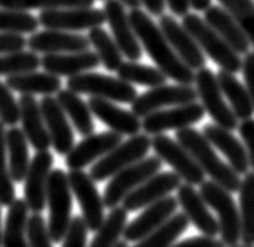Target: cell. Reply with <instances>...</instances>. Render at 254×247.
Instances as JSON below:
<instances>
[{
	"label": "cell",
	"instance_id": "obj_11",
	"mask_svg": "<svg viewBox=\"0 0 254 247\" xmlns=\"http://www.w3.org/2000/svg\"><path fill=\"white\" fill-rule=\"evenodd\" d=\"M152 148L156 156L166 164H169L174 172L185 183L192 184V186H197V184L200 186L205 181L204 170L200 169L199 164L194 161V157L177 140L164 136L163 132L161 134H155L152 137Z\"/></svg>",
	"mask_w": 254,
	"mask_h": 247
},
{
	"label": "cell",
	"instance_id": "obj_43",
	"mask_svg": "<svg viewBox=\"0 0 254 247\" xmlns=\"http://www.w3.org/2000/svg\"><path fill=\"white\" fill-rule=\"evenodd\" d=\"M6 131L5 125L0 121V205L10 206L16 198V189L8 169L6 157Z\"/></svg>",
	"mask_w": 254,
	"mask_h": 247
},
{
	"label": "cell",
	"instance_id": "obj_44",
	"mask_svg": "<svg viewBox=\"0 0 254 247\" xmlns=\"http://www.w3.org/2000/svg\"><path fill=\"white\" fill-rule=\"evenodd\" d=\"M27 240L30 247H54L48 230V222L41 213H33L27 219Z\"/></svg>",
	"mask_w": 254,
	"mask_h": 247
},
{
	"label": "cell",
	"instance_id": "obj_26",
	"mask_svg": "<svg viewBox=\"0 0 254 247\" xmlns=\"http://www.w3.org/2000/svg\"><path fill=\"white\" fill-rule=\"evenodd\" d=\"M101 63L98 54L93 50L62 52V54H46L41 58V66L46 73L54 76H76L93 69Z\"/></svg>",
	"mask_w": 254,
	"mask_h": 247
},
{
	"label": "cell",
	"instance_id": "obj_48",
	"mask_svg": "<svg viewBox=\"0 0 254 247\" xmlns=\"http://www.w3.org/2000/svg\"><path fill=\"white\" fill-rule=\"evenodd\" d=\"M25 46H27V40L22 37V33L0 32V54L24 50Z\"/></svg>",
	"mask_w": 254,
	"mask_h": 247
},
{
	"label": "cell",
	"instance_id": "obj_36",
	"mask_svg": "<svg viewBox=\"0 0 254 247\" xmlns=\"http://www.w3.org/2000/svg\"><path fill=\"white\" fill-rule=\"evenodd\" d=\"M240 224H242V243L254 244V172L245 173L240 183Z\"/></svg>",
	"mask_w": 254,
	"mask_h": 247
},
{
	"label": "cell",
	"instance_id": "obj_39",
	"mask_svg": "<svg viewBox=\"0 0 254 247\" xmlns=\"http://www.w3.org/2000/svg\"><path fill=\"white\" fill-rule=\"evenodd\" d=\"M41 66V58L33 50H17L0 54V76H13L37 71Z\"/></svg>",
	"mask_w": 254,
	"mask_h": 247
},
{
	"label": "cell",
	"instance_id": "obj_52",
	"mask_svg": "<svg viewBox=\"0 0 254 247\" xmlns=\"http://www.w3.org/2000/svg\"><path fill=\"white\" fill-rule=\"evenodd\" d=\"M141 3L145 6V10L152 16H161L164 11V0H141Z\"/></svg>",
	"mask_w": 254,
	"mask_h": 247
},
{
	"label": "cell",
	"instance_id": "obj_33",
	"mask_svg": "<svg viewBox=\"0 0 254 247\" xmlns=\"http://www.w3.org/2000/svg\"><path fill=\"white\" fill-rule=\"evenodd\" d=\"M57 101L60 107L64 109L66 117L71 120L76 131L81 136H90L95 131V123L92 118V112L89 104H85L81 98L79 93L73 90H59L57 92Z\"/></svg>",
	"mask_w": 254,
	"mask_h": 247
},
{
	"label": "cell",
	"instance_id": "obj_35",
	"mask_svg": "<svg viewBox=\"0 0 254 247\" xmlns=\"http://www.w3.org/2000/svg\"><path fill=\"white\" fill-rule=\"evenodd\" d=\"M127 224L128 211L124 206L112 208L108 217H104L101 227L96 230L89 247H114L119 243V238L124 235Z\"/></svg>",
	"mask_w": 254,
	"mask_h": 247
},
{
	"label": "cell",
	"instance_id": "obj_31",
	"mask_svg": "<svg viewBox=\"0 0 254 247\" xmlns=\"http://www.w3.org/2000/svg\"><path fill=\"white\" fill-rule=\"evenodd\" d=\"M216 79H218V84H220L223 95L231 104V109L235 113V117L239 120L251 118L254 113V105L250 98L247 85H243L239 79L235 77L234 73L224 71V69H221V71L216 74Z\"/></svg>",
	"mask_w": 254,
	"mask_h": 247
},
{
	"label": "cell",
	"instance_id": "obj_53",
	"mask_svg": "<svg viewBox=\"0 0 254 247\" xmlns=\"http://www.w3.org/2000/svg\"><path fill=\"white\" fill-rule=\"evenodd\" d=\"M190 6L196 11H205L208 6H212V0H190Z\"/></svg>",
	"mask_w": 254,
	"mask_h": 247
},
{
	"label": "cell",
	"instance_id": "obj_7",
	"mask_svg": "<svg viewBox=\"0 0 254 247\" xmlns=\"http://www.w3.org/2000/svg\"><path fill=\"white\" fill-rule=\"evenodd\" d=\"M163 161L158 156L152 157H142L141 161L131 164L125 169H122L112 176V180L104 189L103 201L104 206L112 209L122 203L131 191H134L139 184H142L145 180H148L155 173L161 170Z\"/></svg>",
	"mask_w": 254,
	"mask_h": 247
},
{
	"label": "cell",
	"instance_id": "obj_40",
	"mask_svg": "<svg viewBox=\"0 0 254 247\" xmlns=\"http://www.w3.org/2000/svg\"><path fill=\"white\" fill-rule=\"evenodd\" d=\"M237 21L250 44L254 48V2L253 0H218Z\"/></svg>",
	"mask_w": 254,
	"mask_h": 247
},
{
	"label": "cell",
	"instance_id": "obj_25",
	"mask_svg": "<svg viewBox=\"0 0 254 247\" xmlns=\"http://www.w3.org/2000/svg\"><path fill=\"white\" fill-rule=\"evenodd\" d=\"M202 134L210 144L226 156L227 164L239 175H245L250 172V161L245 145L237 137L232 136V132L229 129L221 128L213 123V125L204 126Z\"/></svg>",
	"mask_w": 254,
	"mask_h": 247
},
{
	"label": "cell",
	"instance_id": "obj_19",
	"mask_svg": "<svg viewBox=\"0 0 254 247\" xmlns=\"http://www.w3.org/2000/svg\"><path fill=\"white\" fill-rule=\"evenodd\" d=\"M179 201L177 197L166 196L155 203L145 206V209L136 219L127 224L124 230V238L127 243H137L148 233L156 230L161 224H164L175 211H177Z\"/></svg>",
	"mask_w": 254,
	"mask_h": 247
},
{
	"label": "cell",
	"instance_id": "obj_56",
	"mask_svg": "<svg viewBox=\"0 0 254 247\" xmlns=\"http://www.w3.org/2000/svg\"><path fill=\"white\" fill-rule=\"evenodd\" d=\"M114 247H129L128 244H127V241H119L116 246H114Z\"/></svg>",
	"mask_w": 254,
	"mask_h": 247
},
{
	"label": "cell",
	"instance_id": "obj_23",
	"mask_svg": "<svg viewBox=\"0 0 254 247\" xmlns=\"http://www.w3.org/2000/svg\"><path fill=\"white\" fill-rule=\"evenodd\" d=\"M89 38L66 30H43L27 40V46L33 52L43 54H62V52H79L89 49Z\"/></svg>",
	"mask_w": 254,
	"mask_h": 247
},
{
	"label": "cell",
	"instance_id": "obj_28",
	"mask_svg": "<svg viewBox=\"0 0 254 247\" xmlns=\"http://www.w3.org/2000/svg\"><path fill=\"white\" fill-rule=\"evenodd\" d=\"M204 21L212 27L220 37L237 52V54H247L250 52V41L243 33L234 16L224 10L223 6H208L204 11Z\"/></svg>",
	"mask_w": 254,
	"mask_h": 247
},
{
	"label": "cell",
	"instance_id": "obj_50",
	"mask_svg": "<svg viewBox=\"0 0 254 247\" xmlns=\"http://www.w3.org/2000/svg\"><path fill=\"white\" fill-rule=\"evenodd\" d=\"M171 247H226V244L221 240H216L212 236H194L183 240L177 244H172Z\"/></svg>",
	"mask_w": 254,
	"mask_h": 247
},
{
	"label": "cell",
	"instance_id": "obj_21",
	"mask_svg": "<svg viewBox=\"0 0 254 247\" xmlns=\"http://www.w3.org/2000/svg\"><path fill=\"white\" fill-rule=\"evenodd\" d=\"M40 109L49 132L51 145L59 154H66L74 147V132L68 123L66 113L60 107L57 98H51V95L41 98Z\"/></svg>",
	"mask_w": 254,
	"mask_h": 247
},
{
	"label": "cell",
	"instance_id": "obj_3",
	"mask_svg": "<svg viewBox=\"0 0 254 247\" xmlns=\"http://www.w3.org/2000/svg\"><path fill=\"white\" fill-rule=\"evenodd\" d=\"M182 25L196 40L204 54H207L221 69L234 74L242 71L243 60L240 58V54H237L202 17H199L197 14L187 13L183 16Z\"/></svg>",
	"mask_w": 254,
	"mask_h": 247
},
{
	"label": "cell",
	"instance_id": "obj_51",
	"mask_svg": "<svg viewBox=\"0 0 254 247\" xmlns=\"http://www.w3.org/2000/svg\"><path fill=\"white\" fill-rule=\"evenodd\" d=\"M169 10L177 16H185L190 10V0H164Z\"/></svg>",
	"mask_w": 254,
	"mask_h": 247
},
{
	"label": "cell",
	"instance_id": "obj_42",
	"mask_svg": "<svg viewBox=\"0 0 254 247\" xmlns=\"http://www.w3.org/2000/svg\"><path fill=\"white\" fill-rule=\"evenodd\" d=\"M95 0H0V6L8 10H49V8L92 6Z\"/></svg>",
	"mask_w": 254,
	"mask_h": 247
},
{
	"label": "cell",
	"instance_id": "obj_17",
	"mask_svg": "<svg viewBox=\"0 0 254 247\" xmlns=\"http://www.w3.org/2000/svg\"><path fill=\"white\" fill-rule=\"evenodd\" d=\"M182 184V178L175 172H158L142 184L131 191L128 196L122 200L124 206L128 213L131 211H139L155 201L161 200L163 197L169 196L172 191H177Z\"/></svg>",
	"mask_w": 254,
	"mask_h": 247
},
{
	"label": "cell",
	"instance_id": "obj_5",
	"mask_svg": "<svg viewBox=\"0 0 254 247\" xmlns=\"http://www.w3.org/2000/svg\"><path fill=\"white\" fill-rule=\"evenodd\" d=\"M199 194L202 196L207 206L213 208L218 214L221 241L229 247L242 241V224L239 206L231 196V192L224 189L215 181H204L200 184Z\"/></svg>",
	"mask_w": 254,
	"mask_h": 247
},
{
	"label": "cell",
	"instance_id": "obj_47",
	"mask_svg": "<svg viewBox=\"0 0 254 247\" xmlns=\"http://www.w3.org/2000/svg\"><path fill=\"white\" fill-rule=\"evenodd\" d=\"M239 134L243 140L245 149H247L248 161H250V169L254 172V118L240 120V125L237 126Z\"/></svg>",
	"mask_w": 254,
	"mask_h": 247
},
{
	"label": "cell",
	"instance_id": "obj_54",
	"mask_svg": "<svg viewBox=\"0 0 254 247\" xmlns=\"http://www.w3.org/2000/svg\"><path fill=\"white\" fill-rule=\"evenodd\" d=\"M122 3L127 5L128 8H139L141 6V0H120Z\"/></svg>",
	"mask_w": 254,
	"mask_h": 247
},
{
	"label": "cell",
	"instance_id": "obj_37",
	"mask_svg": "<svg viewBox=\"0 0 254 247\" xmlns=\"http://www.w3.org/2000/svg\"><path fill=\"white\" fill-rule=\"evenodd\" d=\"M122 81H125L128 84H136V85H145V87H158L166 84V76L161 69L158 68H152L142 63H137V61L128 60V61H122V65L116 71Z\"/></svg>",
	"mask_w": 254,
	"mask_h": 247
},
{
	"label": "cell",
	"instance_id": "obj_24",
	"mask_svg": "<svg viewBox=\"0 0 254 247\" xmlns=\"http://www.w3.org/2000/svg\"><path fill=\"white\" fill-rule=\"evenodd\" d=\"M17 102H19V121L22 123V131L29 144L37 151H45L51 147V137L40 109V102L33 98V95H22Z\"/></svg>",
	"mask_w": 254,
	"mask_h": 247
},
{
	"label": "cell",
	"instance_id": "obj_41",
	"mask_svg": "<svg viewBox=\"0 0 254 247\" xmlns=\"http://www.w3.org/2000/svg\"><path fill=\"white\" fill-rule=\"evenodd\" d=\"M38 17L27 11L8 10L0 6V32L13 33H33L38 29Z\"/></svg>",
	"mask_w": 254,
	"mask_h": 247
},
{
	"label": "cell",
	"instance_id": "obj_6",
	"mask_svg": "<svg viewBox=\"0 0 254 247\" xmlns=\"http://www.w3.org/2000/svg\"><path fill=\"white\" fill-rule=\"evenodd\" d=\"M150 148H152V139L145 132L144 134L131 136L127 142H120L109 153L100 157L92 165L89 175L92 176L93 181H104L108 178H112L122 169H125V167L145 157Z\"/></svg>",
	"mask_w": 254,
	"mask_h": 247
},
{
	"label": "cell",
	"instance_id": "obj_20",
	"mask_svg": "<svg viewBox=\"0 0 254 247\" xmlns=\"http://www.w3.org/2000/svg\"><path fill=\"white\" fill-rule=\"evenodd\" d=\"M160 29L163 30L164 37L168 38L172 49L175 50L182 61L188 65L191 69H200L205 66V55L202 49L199 48L196 40L191 37L190 32L177 22L172 16L161 14L160 17Z\"/></svg>",
	"mask_w": 254,
	"mask_h": 247
},
{
	"label": "cell",
	"instance_id": "obj_16",
	"mask_svg": "<svg viewBox=\"0 0 254 247\" xmlns=\"http://www.w3.org/2000/svg\"><path fill=\"white\" fill-rule=\"evenodd\" d=\"M52 165H54V156L48 149L37 151V154L30 161L27 175L24 180V200L32 213H41L46 208L48 180Z\"/></svg>",
	"mask_w": 254,
	"mask_h": 247
},
{
	"label": "cell",
	"instance_id": "obj_18",
	"mask_svg": "<svg viewBox=\"0 0 254 247\" xmlns=\"http://www.w3.org/2000/svg\"><path fill=\"white\" fill-rule=\"evenodd\" d=\"M122 142V134L116 131H106L100 134L85 136L84 140L74 145L65 154V164L69 170H81L89 164L98 161L112 148Z\"/></svg>",
	"mask_w": 254,
	"mask_h": 247
},
{
	"label": "cell",
	"instance_id": "obj_29",
	"mask_svg": "<svg viewBox=\"0 0 254 247\" xmlns=\"http://www.w3.org/2000/svg\"><path fill=\"white\" fill-rule=\"evenodd\" d=\"M29 206L24 198H14L8 206L5 228L2 235V247H30L27 240Z\"/></svg>",
	"mask_w": 254,
	"mask_h": 247
},
{
	"label": "cell",
	"instance_id": "obj_12",
	"mask_svg": "<svg viewBox=\"0 0 254 247\" xmlns=\"http://www.w3.org/2000/svg\"><path fill=\"white\" fill-rule=\"evenodd\" d=\"M69 188L82 211V219L89 232H96L104 220V201L100 196L95 181L89 173L81 170H69Z\"/></svg>",
	"mask_w": 254,
	"mask_h": 247
},
{
	"label": "cell",
	"instance_id": "obj_38",
	"mask_svg": "<svg viewBox=\"0 0 254 247\" xmlns=\"http://www.w3.org/2000/svg\"><path fill=\"white\" fill-rule=\"evenodd\" d=\"M87 38H89L90 44L95 48L103 66L108 71H117L124 58H122V52L117 43L114 41L111 35L103 27H95L89 30V37Z\"/></svg>",
	"mask_w": 254,
	"mask_h": 247
},
{
	"label": "cell",
	"instance_id": "obj_32",
	"mask_svg": "<svg viewBox=\"0 0 254 247\" xmlns=\"http://www.w3.org/2000/svg\"><path fill=\"white\" fill-rule=\"evenodd\" d=\"M8 87L14 92H19L22 95H54L60 90L62 82L59 76L51 73H22L13 74L6 77Z\"/></svg>",
	"mask_w": 254,
	"mask_h": 247
},
{
	"label": "cell",
	"instance_id": "obj_2",
	"mask_svg": "<svg viewBox=\"0 0 254 247\" xmlns=\"http://www.w3.org/2000/svg\"><path fill=\"white\" fill-rule=\"evenodd\" d=\"M175 140L194 157V161L204 170V173L212 178V181L220 184L231 194L239 192L242 183L240 175L229 164L220 159V156L215 153L213 145L204 137L202 132L192 129L191 126L183 128L177 131Z\"/></svg>",
	"mask_w": 254,
	"mask_h": 247
},
{
	"label": "cell",
	"instance_id": "obj_9",
	"mask_svg": "<svg viewBox=\"0 0 254 247\" xmlns=\"http://www.w3.org/2000/svg\"><path fill=\"white\" fill-rule=\"evenodd\" d=\"M66 85L69 90L76 93L117 102H133L137 96L136 88L131 84L122 81L120 77H111L98 73H81L71 76Z\"/></svg>",
	"mask_w": 254,
	"mask_h": 247
},
{
	"label": "cell",
	"instance_id": "obj_55",
	"mask_svg": "<svg viewBox=\"0 0 254 247\" xmlns=\"http://www.w3.org/2000/svg\"><path fill=\"white\" fill-rule=\"evenodd\" d=\"M2 235H3V230H2V205H0V247H2Z\"/></svg>",
	"mask_w": 254,
	"mask_h": 247
},
{
	"label": "cell",
	"instance_id": "obj_34",
	"mask_svg": "<svg viewBox=\"0 0 254 247\" xmlns=\"http://www.w3.org/2000/svg\"><path fill=\"white\" fill-rule=\"evenodd\" d=\"M190 225V219L185 213L172 214L164 224H161L156 230L148 233L141 241L133 244V247H171L179 238L187 232Z\"/></svg>",
	"mask_w": 254,
	"mask_h": 247
},
{
	"label": "cell",
	"instance_id": "obj_10",
	"mask_svg": "<svg viewBox=\"0 0 254 247\" xmlns=\"http://www.w3.org/2000/svg\"><path fill=\"white\" fill-rule=\"evenodd\" d=\"M40 25L52 30L79 32L103 27L106 16L103 10H95L92 6L76 8H49L38 14Z\"/></svg>",
	"mask_w": 254,
	"mask_h": 247
},
{
	"label": "cell",
	"instance_id": "obj_1",
	"mask_svg": "<svg viewBox=\"0 0 254 247\" xmlns=\"http://www.w3.org/2000/svg\"><path fill=\"white\" fill-rule=\"evenodd\" d=\"M129 22L133 25L134 33L147 50V54L155 61L158 69L171 77L172 81L183 85H191L194 82V73L192 69L182 61V58L175 54V50L169 44L168 38L164 37L160 25H156L152 17L139 8H131L128 13Z\"/></svg>",
	"mask_w": 254,
	"mask_h": 247
},
{
	"label": "cell",
	"instance_id": "obj_13",
	"mask_svg": "<svg viewBox=\"0 0 254 247\" xmlns=\"http://www.w3.org/2000/svg\"><path fill=\"white\" fill-rule=\"evenodd\" d=\"M204 113L205 110L202 104L196 101L175 105V107L166 110H155L144 117L142 129L148 136L161 134V132H166L169 129L179 131L199 123L204 118Z\"/></svg>",
	"mask_w": 254,
	"mask_h": 247
},
{
	"label": "cell",
	"instance_id": "obj_27",
	"mask_svg": "<svg viewBox=\"0 0 254 247\" xmlns=\"http://www.w3.org/2000/svg\"><path fill=\"white\" fill-rule=\"evenodd\" d=\"M89 107L96 118L122 136H136L142 129V121L137 115L117 107L109 99L92 96L89 99Z\"/></svg>",
	"mask_w": 254,
	"mask_h": 247
},
{
	"label": "cell",
	"instance_id": "obj_14",
	"mask_svg": "<svg viewBox=\"0 0 254 247\" xmlns=\"http://www.w3.org/2000/svg\"><path fill=\"white\" fill-rule=\"evenodd\" d=\"M197 99L196 88L191 85H158L152 90L136 96V99L131 102V112L139 118H144L148 113L160 110L166 105H180L192 102Z\"/></svg>",
	"mask_w": 254,
	"mask_h": 247
},
{
	"label": "cell",
	"instance_id": "obj_8",
	"mask_svg": "<svg viewBox=\"0 0 254 247\" xmlns=\"http://www.w3.org/2000/svg\"><path fill=\"white\" fill-rule=\"evenodd\" d=\"M194 84H196L197 98L200 99L204 110L215 121V125L229 131L237 129L239 118L235 117L232 109L226 104L224 95L212 69H208L205 66L197 69V73L194 74Z\"/></svg>",
	"mask_w": 254,
	"mask_h": 247
},
{
	"label": "cell",
	"instance_id": "obj_30",
	"mask_svg": "<svg viewBox=\"0 0 254 247\" xmlns=\"http://www.w3.org/2000/svg\"><path fill=\"white\" fill-rule=\"evenodd\" d=\"M6 157L8 169L13 183H22L27 175L30 157H29V140L25 137L24 131L11 126L6 131Z\"/></svg>",
	"mask_w": 254,
	"mask_h": 247
},
{
	"label": "cell",
	"instance_id": "obj_57",
	"mask_svg": "<svg viewBox=\"0 0 254 247\" xmlns=\"http://www.w3.org/2000/svg\"><path fill=\"white\" fill-rule=\"evenodd\" d=\"M229 247H254V246H248V244H235V246H229Z\"/></svg>",
	"mask_w": 254,
	"mask_h": 247
},
{
	"label": "cell",
	"instance_id": "obj_22",
	"mask_svg": "<svg viewBox=\"0 0 254 247\" xmlns=\"http://www.w3.org/2000/svg\"><path fill=\"white\" fill-rule=\"evenodd\" d=\"M177 201L182 206L183 213L190 219V222L204 236L215 238L220 233L218 219L212 216L202 196L192 188V184H188V183L180 184L177 188Z\"/></svg>",
	"mask_w": 254,
	"mask_h": 247
},
{
	"label": "cell",
	"instance_id": "obj_58",
	"mask_svg": "<svg viewBox=\"0 0 254 247\" xmlns=\"http://www.w3.org/2000/svg\"><path fill=\"white\" fill-rule=\"evenodd\" d=\"M104 2H106V0H104Z\"/></svg>",
	"mask_w": 254,
	"mask_h": 247
},
{
	"label": "cell",
	"instance_id": "obj_15",
	"mask_svg": "<svg viewBox=\"0 0 254 247\" xmlns=\"http://www.w3.org/2000/svg\"><path fill=\"white\" fill-rule=\"evenodd\" d=\"M106 22L109 24L111 32L114 35V41L128 60H141L142 57V48L139 43L133 25L129 22V17L127 14L125 5L120 0H106L103 6Z\"/></svg>",
	"mask_w": 254,
	"mask_h": 247
},
{
	"label": "cell",
	"instance_id": "obj_49",
	"mask_svg": "<svg viewBox=\"0 0 254 247\" xmlns=\"http://www.w3.org/2000/svg\"><path fill=\"white\" fill-rule=\"evenodd\" d=\"M242 73L245 77V85L248 88L250 98L254 105V52H247L242 63Z\"/></svg>",
	"mask_w": 254,
	"mask_h": 247
},
{
	"label": "cell",
	"instance_id": "obj_4",
	"mask_svg": "<svg viewBox=\"0 0 254 247\" xmlns=\"http://www.w3.org/2000/svg\"><path fill=\"white\" fill-rule=\"evenodd\" d=\"M46 205L49 208L48 230L52 243H62L71 222L73 192L69 188L68 173L56 169L51 170L48 180Z\"/></svg>",
	"mask_w": 254,
	"mask_h": 247
},
{
	"label": "cell",
	"instance_id": "obj_45",
	"mask_svg": "<svg viewBox=\"0 0 254 247\" xmlns=\"http://www.w3.org/2000/svg\"><path fill=\"white\" fill-rule=\"evenodd\" d=\"M0 121L8 126H16L19 121V102L14 99L11 88L0 82Z\"/></svg>",
	"mask_w": 254,
	"mask_h": 247
},
{
	"label": "cell",
	"instance_id": "obj_46",
	"mask_svg": "<svg viewBox=\"0 0 254 247\" xmlns=\"http://www.w3.org/2000/svg\"><path fill=\"white\" fill-rule=\"evenodd\" d=\"M87 235H89V228L82 216L71 217V222L62 240V247H87Z\"/></svg>",
	"mask_w": 254,
	"mask_h": 247
}]
</instances>
